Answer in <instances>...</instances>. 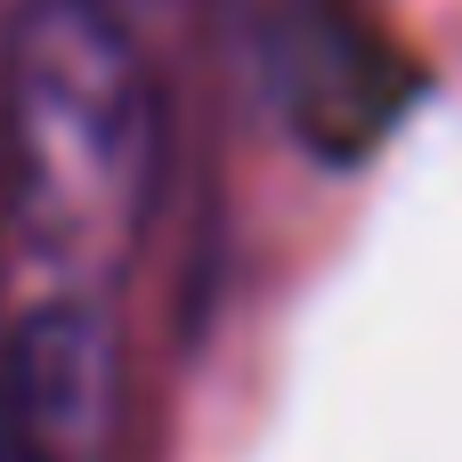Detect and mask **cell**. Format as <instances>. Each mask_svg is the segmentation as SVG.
Segmentation results:
<instances>
[{
	"mask_svg": "<svg viewBox=\"0 0 462 462\" xmlns=\"http://www.w3.org/2000/svg\"><path fill=\"white\" fill-rule=\"evenodd\" d=\"M162 171L146 57L106 0H24L0 49V252L24 300H106Z\"/></svg>",
	"mask_w": 462,
	"mask_h": 462,
	"instance_id": "1",
	"label": "cell"
},
{
	"mask_svg": "<svg viewBox=\"0 0 462 462\" xmlns=\"http://www.w3.org/2000/svg\"><path fill=\"white\" fill-rule=\"evenodd\" d=\"M122 341L106 300H16L0 333V462H114Z\"/></svg>",
	"mask_w": 462,
	"mask_h": 462,
	"instance_id": "2",
	"label": "cell"
}]
</instances>
